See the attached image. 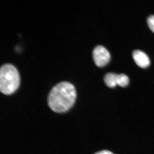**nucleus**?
I'll return each mask as SVG.
<instances>
[{"mask_svg":"<svg viewBox=\"0 0 154 154\" xmlns=\"http://www.w3.org/2000/svg\"><path fill=\"white\" fill-rule=\"evenodd\" d=\"M147 22L149 28L154 33V15L149 16L148 18Z\"/></svg>","mask_w":154,"mask_h":154,"instance_id":"obj_7","label":"nucleus"},{"mask_svg":"<svg viewBox=\"0 0 154 154\" xmlns=\"http://www.w3.org/2000/svg\"><path fill=\"white\" fill-rule=\"evenodd\" d=\"M129 82V78L124 74H117V85L121 87H125L128 86Z\"/></svg>","mask_w":154,"mask_h":154,"instance_id":"obj_6","label":"nucleus"},{"mask_svg":"<svg viewBox=\"0 0 154 154\" xmlns=\"http://www.w3.org/2000/svg\"><path fill=\"white\" fill-rule=\"evenodd\" d=\"M132 57L135 62L140 67L146 68L149 66V58L143 51L138 50H135L133 52Z\"/></svg>","mask_w":154,"mask_h":154,"instance_id":"obj_4","label":"nucleus"},{"mask_svg":"<svg viewBox=\"0 0 154 154\" xmlns=\"http://www.w3.org/2000/svg\"><path fill=\"white\" fill-rule=\"evenodd\" d=\"M117 74L114 73H108L104 77L105 84L110 88H115L117 85Z\"/></svg>","mask_w":154,"mask_h":154,"instance_id":"obj_5","label":"nucleus"},{"mask_svg":"<svg viewBox=\"0 0 154 154\" xmlns=\"http://www.w3.org/2000/svg\"><path fill=\"white\" fill-rule=\"evenodd\" d=\"M95 154H114L113 153L107 150H103L102 151L98 152Z\"/></svg>","mask_w":154,"mask_h":154,"instance_id":"obj_8","label":"nucleus"},{"mask_svg":"<svg viewBox=\"0 0 154 154\" xmlns=\"http://www.w3.org/2000/svg\"><path fill=\"white\" fill-rule=\"evenodd\" d=\"M93 57L94 63L97 66H105L110 61V55L107 49L102 45L95 47L93 51Z\"/></svg>","mask_w":154,"mask_h":154,"instance_id":"obj_3","label":"nucleus"},{"mask_svg":"<svg viewBox=\"0 0 154 154\" xmlns=\"http://www.w3.org/2000/svg\"><path fill=\"white\" fill-rule=\"evenodd\" d=\"M20 84V75L13 65L6 63L0 69V90L5 95L14 94Z\"/></svg>","mask_w":154,"mask_h":154,"instance_id":"obj_2","label":"nucleus"},{"mask_svg":"<svg viewBox=\"0 0 154 154\" xmlns=\"http://www.w3.org/2000/svg\"><path fill=\"white\" fill-rule=\"evenodd\" d=\"M76 96L74 86L69 82H61L54 86L50 92L48 105L54 112L64 113L72 107Z\"/></svg>","mask_w":154,"mask_h":154,"instance_id":"obj_1","label":"nucleus"}]
</instances>
